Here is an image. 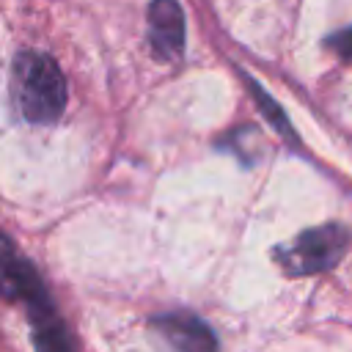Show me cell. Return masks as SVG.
Here are the masks:
<instances>
[{
  "label": "cell",
  "mask_w": 352,
  "mask_h": 352,
  "mask_svg": "<svg viewBox=\"0 0 352 352\" xmlns=\"http://www.w3.org/2000/svg\"><path fill=\"white\" fill-rule=\"evenodd\" d=\"M11 91L25 121L50 124L66 107V80L44 52H22L14 60Z\"/></svg>",
  "instance_id": "cell-1"
},
{
  "label": "cell",
  "mask_w": 352,
  "mask_h": 352,
  "mask_svg": "<svg viewBox=\"0 0 352 352\" xmlns=\"http://www.w3.org/2000/svg\"><path fill=\"white\" fill-rule=\"evenodd\" d=\"M30 316H33V344H36V352H72L69 333H66L63 322L58 319V314H55V308L50 302L33 308Z\"/></svg>",
  "instance_id": "cell-6"
},
{
  "label": "cell",
  "mask_w": 352,
  "mask_h": 352,
  "mask_svg": "<svg viewBox=\"0 0 352 352\" xmlns=\"http://www.w3.org/2000/svg\"><path fill=\"white\" fill-rule=\"evenodd\" d=\"M0 294L6 300H25L33 308L50 302L38 280V272L16 253L14 242L0 234Z\"/></svg>",
  "instance_id": "cell-4"
},
{
  "label": "cell",
  "mask_w": 352,
  "mask_h": 352,
  "mask_svg": "<svg viewBox=\"0 0 352 352\" xmlns=\"http://www.w3.org/2000/svg\"><path fill=\"white\" fill-rule=\"evenodd\" d=\"M346 245H349V231L344 226L327 223V226L302 231L292 242L275 248L272 256L286 275L302 278V275H314L336 267L346 253Z\"/></svg>",
  "instance_id": "cell-2"
},
{
  "label": "cell",
  "mask_w": 352,
  "mask_h": 352,
  "mask_svg": "<svg viewBox=\"0 0 352 352\" xmlns=\"http://www.w3.org/2000/svg\"><path fill=\"white\" fill-rule=\"evenodd\" d=\"M330 47H333L338 55H344V58H352V28H346V30H338V33L330 38Z\"/></svg>",
  "instance_id": "cell-7"
},
{
  "label": "cell",
  "mask_w": 352,
  "mask_h": 352,
  "mask_svg": "<svg viewBox=\"0 0 352 352\" xmlns=\"http://www.w3.org/2000/svg\"><path fill=\"white\" fill-rule=\"evenodd\" d=\"M148 41L157 58L173 60L184 50V14L176 0H154L148 6Z\"/></svg>",
  "instance_id": "cell-5"
},
{
  "label": "cell",
  "mask_w": 352,
  "mask_h": 352,
  "mask_svg": "<svg viewBox=\"0 0 352 352\" xmlns=\"http://www.w3.org/2000/svg\"><path fill=\"white\" fill-rule=\"evenodd\" d=\"M160 352H217L212 330L192 314H165L151 322Z\"/></svg>",
  "instance_id": "cell-3"
}]
</instances>
